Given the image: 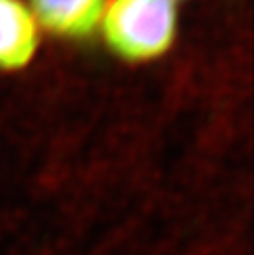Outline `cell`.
Returning a JSON list of instances; mask_svg holds the SVG:
<instances>
[{
    "label": "cell",
    "mask_w": 254,
    "mask_h": 255,
    "mask_svg": "<svg viewBox=\"0 0 254 255\" xmlns=\"http://www.w3.org/2000/svg\"><path fill=\"white\" fill-rule=\"evenodd\" d=\"M178 15L174 0H107L99 21L106 46L129 63H149L174 46Z\"/></svg>",
    "instance_id": "1"
},
{
    "label": "cell",
    "mask_w": 254,
    "mask_h": 255,
    "mask_svg": "<svg viewBox=\"0 0 254 255\" xmlns=\"http://www.w3.org/2000/svg\"><path fill=\"white\" fill-rule=\"evenodd\" d=\"M107 0H30L36 23L48 33L69 41H84L99 30Z\"/></svg>",
    "instance_id": "2"
},
{
    "label": "cell",
    "mask_w": 254,
    "mask_h": 255,
    "mask_svg": "<svg viewBox=\"0 0 254 255\" xmlns=\"http://www.w3.org/2000/svg\"><path fill=\"white\" fill-rule=\"evenodd\" d=\"M40 45V26L23 0H0V71L28 66Z\"/></svg>",
    "instance_id": "3"
},
{
    "label": "cell",
    "mask_w": 254,
    "mask_h": 255,
    "mask_svg": "<svg viewBox=\"0 0 254 255\" xmlns=\"http://www.w3.org/2000/svg\"><path fill=\"white\" fill-rule=\"evenodd\" d=\"M174 2H175V0H174Z\"/></svg>",
    "instance_id": "4"
}]
</instances>
